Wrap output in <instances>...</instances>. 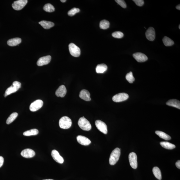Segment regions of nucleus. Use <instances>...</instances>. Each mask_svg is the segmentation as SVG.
I'll list each match as a JSON object with an SVG mask.
<instances>
[{"mask_svg": "<svg viewBox=\"0 0 180 180\" xmlns=\"http://www.w3.org/2000/svg\"><path fill=\"white\" fill-rule=\"evenodd\" d=\"M129 98V95L125 93H120L116 94L113 98V101L115 102L119 103L124 101L127 100Z\"/></svg>", "mask_w": 180, "mask_h": 180, "instance_id": "7", "label": "nucleus"}, {"mask_svg": "<svg viewBox=\"0 0 180 180\" xmlns=\"http://www.w3.org/2000/svg\"><path fill=\"white\" fill-rule=\"evenodd\" d=\"M115 2L123 8H126L127 7V4L125 1L123 0H115Z\"/></svg>", "mask_w": 180, "mask_h": 180, "instance_id": "34", "label": "nucleus"}, {"mask_svg": "<svg viewBox=\"0 0 180 180\" xmlns=\"http://www.w3.org/2000/svg\"><path fill=\"white\" fill-rule=\"evenodd\" d=\"M21 83L17 81L13 82L12 86L8 87L5 92L4 94L5 97L18 91V89L21 88Z\"/></svg>", "mask_w": 180, "mask_h": 180, "instance_id": "2", "label": "nucleus"}, {"mask_svg": "<svg viewBox=\"0 0 180 180\" xmlns=\"http://www.w3.org/2000/svg\"><path fill=\"white\" fill-rule=\"evenodd\" d=\"M66 87L64 85H61L59 87L55 92V95L57 97L64 98L66 94Z\"/></svg>", "mask_w": 180, "mask_h": 180, "instance_id": "17", "label": "nucleus"}, {"mask_svg": "<svg viewBox=\"0 0 180 180\" xmlns=\"http://www.w3.org/2000/svg\"><path fill=\"white\" fill-rule=\"evenodd\" d=\"M71 125L72 121L68 117L65 116L62 117L59 121V126L62 129H69Z\"/></svg>", "mask_w": 180, "mask_h": 180, "instance_id": "4", "label": "nucleus"}, {"mask_svg": "<svg viewBox=\"0 0 180 180\" xmlns=\"http://www.w3.org/2000/svg\"><path fill=\"white\" fill-rule=\"evenodd\" d=\"M162 41L164 45L166 46H172L174 44V41L172 40L166 36L163 38Z\"/></svg>", "mask_w": 180, "mask_h": 180, "instance_id": "27", "label": "nucleus"}, {"mask_svg": "<svg viewBox=\"0 0 180 180\" xmlns=\"http://www.w3.org/2000/svg\"><path fill=\"white\" fill-rule=\"evenodd\" d=\"M76 139L78 143L83 145H88L91 143V141L89 138L83 136L78 135Z\"/></svg>", "mask_w": 180, "mask_h": 180, "instance_id": "16", "label": "nucleus"}, {"mask_svg": "<svg viewBox=\"0 0 180 180\" xmlns=\"http://www.w3.org/2000/svg\"><path fill=\"white\" fill-rule=\"evenodd\" d=\"M120 155V150L119 148H115L112 152L109 157V164L114 165L118 162Z\"/></svg>", "mask_w": 180, "mask_h": 180, "instance_id": "1", "label": "nucleus"}, {"mask_svg": "<svg viewBox=\"0 0 180 180\" xmlns=\"http://www.w3.org/2000/svg\"><path fill=\"white\" fill-rule=\"evenodd\" d=\"M126 79L128 82L131 84L133 83L135 80V78L133 76V73L131 71L127 74L126 76Z\"/></svg>", "mask_w": 180, "mask_h": 180, "instance_id": "31", "label": "nucleus"}, {"mask_svg": "<svg viewBox=\"0 0 180 180\" xmlns=\"http://www.w3.org/2000/svg\"><path fill=\"white\" fill-rule=\"evenodd\" d=\"M21 42V38H15L10 39L7 42V45L11 46H17Z\"/></svg>", "mask_w": 180, "mask_h": 180, "instance_id": "20", "label": "nucleus"}, {"mask_svg": "<svg viewBox=\"0 0 180 180\" xmlns=\"http://www.w3.org/2000/svg\"><path fill=\"white\" fill-rule=\"evenodd\" d=\"M95 124L96 128L100 132L104 134H107V126L104 122L100 120H97L95 122Z\"/></svg>", "mask_w": 180, "mask_h": 180, "instance_id": "10", "label": "nucleus"}, {"mask_svg": "<svg viewBox=\"0 0 180 180\" xmlns=\"http://www.w3.org/2000/svg\"><path fill=\"white\" fill-rule=\"evenodd\" d=\"M133 1L139 7H142L144 4V1L143 0H133Z\"/></svg>", "mask_w": 180, "mask_h": 180, "instance_id": "35", "label": "nucleus"}, {"mask_svg": "<svg viewBox=\"0 0 180 180\" xmlns=\"http://www.w3.org/2000/svg\"><path fill=\"white\" fill-rule=\"evenodd\" d=\"M153 174L156 178L159 180L162 179V173H161L160 169L158 167H153Z\"/></svg>", "mask_w": 180, "mask_h": 180, "instance_id": "25", "label": "nucleus"}, {"mask_svg": "<svg viewBox=\"0 0 180 180\" xmlns=\"http://www.w3.org/2000/svg\"><path fill=\"white\" fill-rule=\"evenodd\" d=\"M176 167H177V168L180 169V161L179 160L177 161V162H176Z\"/></svg>", "mask_w": 180, "mask_h": 180, "instance_id": "37", "label": "nucleus"}, {"mask_svg": "<svg viewBox=\"0 0 180 180\" xmlns=\"http://www.w3.org/2000/svg\"><path fill=\"white\" fill-rule=\"evenodd\" d=\"M78 124L79 127L83 130L89 131L91 130V125L90 122L84 117L80 118L78 121Z\"/></svg>", "mask_w": 180, "mask_h": 180, "instance_id": "3", "label": "nucleus"}, {"mask_svg": "<svg viewBox=\"0 0 180 180\" xmlns=\"http://www.w3.org/2000/svg\"><path fill=\"white\" fill-rule=\"evenodd\" d=\"M39 23L45 29H49L53 27L55 24L52 22L47 21H40Z\"/></svg>", "mask_w": 180, "mask_h": 180, "instance_id": "21", "label": "nucleus"}, {"mask_svg": "<svg viewBox=\"0 0 180 180\" xmlns=\"http://www.w3.org/2000/svg\"><path fill=\"white\" fill-rule=\"evenodd\" d=\"M69 50L70 54L75 57H79L80 55V50L75 44L70 43L69 45Z\"/></svg>", "mask_w": 180, "mask_h": 180, "instance_id": "5", "label": "nucleus"}, {"mask_svg": "<svg viewBox=\"0 0 180 180\" xmlns=\"http://www.w3.org/2000/svg\"><path fill=\"white\" fill-rule=\"evenodd\" d=\"M51 59L50 55L43 56L39 59L37 62V65L38 66H42L47 65L50 62Z\"/></svg>", "mask_w": 180, "mask_h": 180, "instance_id": "11", "label": "nucleus"}, {"mask_svg": "<svg viewBox=\"0 0 180 180\" xmlns=\"http://www.w3.org/2000/svg\"><path fill=\"white\" fill-rule=\"evenodd\" d=\"M51 156L54 159L57 163L62 164L64 162V159L60 155L58 152L56 150H53L51 152Z\"/></svg>", "mask_w": 180, "mask_h": 180, "instance_id": "15", "label": "nucleus"}, {"mask_svg": "<svg viewBox=\"0 0 180 180\" xmlns=\"http://www.w3.org/2000/svg\"><path fill=\"white\" fill-rule=\"evenodd\" d=\"M146 37L147 39L150 41H153L155 38V31L153 27H150L148 28L145 33Z\"/></svg>", "mask_w": 180, "mask_h": 180, "instance_id": "13", "label": "nucleus"}, {"mask_svg": "<svg viewBox=\"0 0 180 180\" xmlns=\"http://www.w3.org/2000/svg\"><path fill=\"white\" fill-rule=\"evenodd\" d=\"M167 105L169 106L174 107L177 109H180V102L179 101L177 100V99H171L168 100L166 103Z\"/></svg>", "mask_w": 180, "mask_h": 180, "instance_id": "19", "label": "nucleus"}, {"mask_svg": "<svg viewBox=\"0 0 180 180\" xmlns=\"http://www.w3.org/2000/svg\"><path fill=\"white\" fill-rule=\"evenodd\" d=\"M155 133L160 138L165 140H170L171 139V137L164 132L160 131H156Z\"/></svg>", "mask_w": 180, "mask_h": 180, "instance_id": "24", "label": "nucleus"}, {"mask_svg": "<svg viewBox=\"0 0 180 180\" xmlns=\"http://www.w3.org/2000/svg\"><path fill=\"white\" fill-rule=\"evenodd\" d=\"M18 114L17 113H12L7 119L6 123L7 124H11L14 121L18 116Z\"/></svg>", "mask_w": 180, "mask_h": 180, "instance_id": "28", "label": "nucleus"}, {"mask_svg": "<svg viewBox=\"0 0 180 180\" xmlns=\"http://www.w3.org/2000/svg\"><path fill=\"white\" fill-rule=\"evenodd\" d=\"M160 144L163 148L168 149H172L176 148V146L168 142H161Z\"/></svg>", "mask_w": 180, "mask_h": 180, "instance_id": "23", "label": "nucleus"}, {"mask_svg": "<svg viewBox=\"0 0 180 180\" xmlns=\"http://www.w3.org/2000/svg\"><path fill=\"white\" fill-rule=\"evenodd\" d=\"M107 69L108 66L104 64H101L97 66L96 71L98 74H102L106 71Z\"/></svg>", "mask_w": 180, "mask_h": 180, "instance_id": "22", "label": "nucleus"}, {"mask_svg": "<svg viewBox=\"0 0 180 180\" xmlns=\"http://www.w3.org/2000/svg\"><path fill=\"white\" fill-rule=\"evenodd\" d=\"M38 131L37 129H33L25 132L23 134L24 135L26 136H30L31 135H36L38 134Z\"/></svg>", "mask_w": 180, "mask_h": 180, "instance_id": "26", "label": "nucleus"}, {"mask_svg": "<svg viewBox=\"0 0 180 180\" xmlns=\"http://www.w3.org/2000/svg\"><path fill=\"white\" fill-rule=\"evenodd\" d=\"M128 157L131 167L134 169H137L138 167V162L136 154L135 153L132 152L129 154Z\"/></svg>", "mask_w": 180, "mask_h": 180, "instance_id": "9", "label": "nucleus"}, {"mask_svg": "<svg viewBox=\"0 0 180 180\" xmlns=\"http://www.w3.org/2000/svg\"><path fill=\"white\" fill-rule=\"evenodd\" d=\"M112 35L113 37L117 38H121L124 36L123 33L120 31H116L113 32Z\"/></svg>", "mask_w": 180, "mask_h": 180, "instance_id": "33", "label": "nucleus"}, {"mask_svg": "<svg viewBox=\"0 0 180 180\" xmlns=\"http://www.w3.org/2000/svg\"><path fill=\"white\" fill-rule=\"evenodd\" d=\"M90 94L88 90L86 89H83L80 91L79 96L81 99L86 101H90L91 100L90 97Z\"/></svg>", "mask_w": 180, "mask_h": 180, "instance_id": "18", "label": "nucleus"}, {"mask_svg": "<svg viewBox=\"0 0 180 180\" xmlns=\"http://www.w3.org/2000/svg\"><path fill=\"white\" fill-rule=\"evenodd\" d=\"M35 154L36 153L34 151L29 148L23 150L21 153V156L26 158H32L34 157Z\"/></svg>", "mask_w": 180, "mask_h": 180, "instance_id": "14", "label": "nucleus"}, {"mask_svg": "<svg viewBox=\"0 0 180 180\" xmlns=\"http://www.w3.org/2000/svg\"><path fill=\"white\" fill-rule=\"evenodd\" d=\"M60 1L62 2H66V0H61Z\"/></svg>", "mask_w": 180, "mask_h": 180, "instance_id": "39", "label": "nucleus"}, {"mask_svg": "<svg viewBox=\"0 0 180 180\" xmlns=\"http://www.w3.org/2000/svg\"><path fill=\"white\" fill-rule=\"evenodd\" d=\"M27 2V0H18L15 1L12 5V8L16 11H20L24 8Z\"/></svg>", "mask_w": 180, "mask_h": 180, "instance_id": "6", "label": "nucleus"}, {"mask_svg": "<svg viewBox=\"0 0 180 180\" xmlns=\"http://www.w3.org/2000/svg\"><path fill=\"white\" fill-rule=\"evenodd\" d=\"M133 56L135 60L139 62H144L148 60V57L142 53H135L133 54Z\"/></svg>", "mask_w": 180, "mask_h": 180, "instance_id": "12", "label": "nucleus"}, {"mask_svg": "<svg viewBox=\"0 0 180 180\" xmlns=\"http://www.w3.org/2000/svg\"><path fill=\"white\" fill-rule=\"evenodd\" d=\"M4 163V158L2 156H0V168L3 166Z\"/></svg>", "mask_w": 180, "mask_h": 180, "instance_id": "36", "label": "nucleus"}, {"mask_svg": "<svg viewBox=\"0 0 180 180\" xmlns=\"http://www.w3.org/2000/svg\"><path fill=\"white\" fill-rule=\"evenodd\" d=\"M80 12V9L79 8H74L72 9L68 12V14L69 16H72L75 15V14Z\"/></svg>", "mask_w": 180, "mask_h": 180, "instance_id": "32", "label": "nucleus"}, {"mask_svg": "<svg viewBox=\"0 0 180 180\" xmlns=\"http://www.w3.org/2000/svg\"><path fill=\"white\" fill-rule=\"evenodd\" d=\"M179 29H180V25H179Z\"/></svg>", "mask_w": 180, "mask_h": 180, "instance_id": "41", "label": "nucleus"}, {"mask_svg": "<svg viewBox=\"0 0 180 180\" xmlns=\"http://www.w3.org/2000/svg\"><path fill=\"white\" fill-rule=\"evenodd\" d=\"M53 180L52 179H44V180Z\"/></svg>", "mask_w": 180, "mask_h": 180, "instance_id": "40", "label": "nucleus"}, {"mask_svg": "<svg viewBox=\"0 0 180 180\" xmlns=\"http://www.w3.org/2000/svg\"><path fill=\"white\" fill-rule=\"evenodd\" d=\"M176 8L178 10H180V4L177 5V6H176Z\"/></svg>", "mask_w": 180, "mask_h": 180, "instance_id": "38", "label": "nucleus"}, {"mask_svg": "<svg viewBox=\"0 0 180 180\" xmlns=\"http://www.w3.org/2000/svg\"><path fill=\"white\" fill-rule=\"evenodd\" d=\"M43 9L46 12H52L55 11V8L51 4L47 3L44 6Z\"/></svg>", "mask_w": 180, "mask_h": 180, "instance_id": "30", "label": "nucleus"}, {"mask_svg": "<svg viewBox=\"0 0 180 180\" xmlns=\"http://www.w3.org/2000/svg\"><path fill=\"white\" fill-rule=\"evenodd\" d=\"M43 101L42 100L38 99L31 103L30 106V109L32 112L36 111L42 107L43 105Z\"/></svg>", "mask_w": 180, "mask_h": 180, "instance_id": "8", "label": "nucleus"}, {"mask_svg": "<svg viewBox=\"0 0 180 180\" xmlns=\"http://www.w3.org/2000/svg\"><path fill=\"white\" fill-rule=\"evenodd\" d=\"M110 23L109 21L106 20H103L100 22L99 26L100 28L106 30L109 28Z\"/></svg>", "mask_w": 180, "mask_h": 180, "instance_id": "29", "label": "nucleus"}]
</instances>
